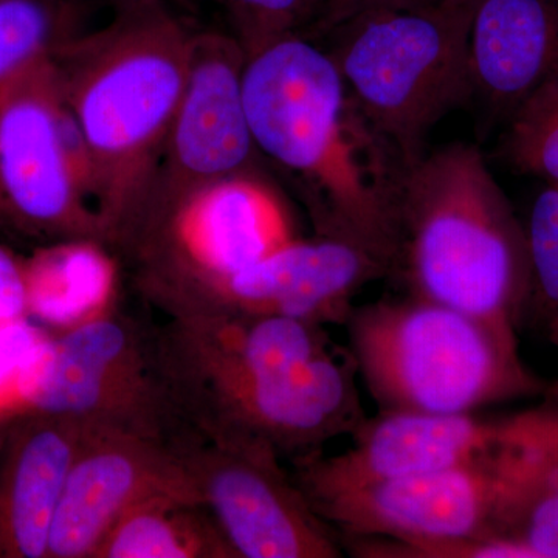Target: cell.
Segmentation results:
<instances>
[{
    "label": "cell",
    "mask_w": 558,
    "mask_h": 558,
    "mask_svg": "<svg viewBox=\"0 0 558 558\" xmlns=\"http://www.w3.org/2000/svg\"><path fill=\"white\" fill-rule=\"evenodd\" d=\"M244 102L256 150L296 179L315 234L363 245L389 267L407 167L351 97L328 49L289 33L247 51Z\"/></svg>",
    "instance_id": "obj_1"
},
{
    "label": "cell",
    "mask_w": 558,
    "mask_h": 558,
    "mask_svg": "<svg viewBox=\"0 0 558 558\" xmlns=\"http://www.w3.org/2000/svg\"><path fill=\"white\" fill-rule=\"evenodd\" d=\"M54 57L106 245L145 196L189 76L194 31L161 0L116 3Z\"/></svg>",
    "instance_id": "obj_2"
},
{
    "label": "cell",
    "mask_w": 558,
    "mask_h": 558,
    "mask_svg": "<svg viewBox=\"0 0 558 558\" xmlns=\"http://www.w3.org/2000/svg\"><path fill=\"white\" fill-rule=\"evenodd\" d=\"M388 278L414 299L519 332L531 286L526 229L476 146L453 143L407 168Z\"/></svg>",
    "instance_id": "obj_3"
},
{
    "label": "cell",
    "mask_w": 558,
    "mask_h": 558,
    "mask_svg": "<svg viewBox=\"0 0 558 558\" xmlns=\"http://www.w3.org/2000/svg\"><path fill=\"white\" fill-rule=\"evenodd\" d=\"M348 349L379 413H473L558 391L523 362L519 332L414 299L354 307Z\"/></svg>",
    "instance_id": "obj_4"
},
{
    "label": "cell",
    "mask_w": 558,
    "mask_h": 558,
    "mask_svg": "<svg viewBox=\"0 0 558 558\" xmlns=\"http://www.w3.org/2000/svg\"><path fill=\"white\" fill-rule=\"evenodd\" d=\"M473 9L439 2L369 11L322 36L349 94L407 168L424 156L433 128L472 100Z\"/></svg>",
    "instance_id": "obj_5"
},
{
    "label": "cell",
    "mask_w": 558,
    "mask_h": 558,
    "mask_svg": "<svg viewBox=\"0 0 558 558\" xmlns=\"http://www.w3.org/2000/svg\"><path fill=\"white\" fill-rule=\"evenodd\" d=\"M288 205L253 170L142 202L108 247L146 303L160 310L295 240Z\"/></svg>",
    "instance_id": "obj_6"
},
{
    "label": "cell",
    "mask_w": 558,
    "mask_h": 558,
    "mask_svg": "<svg viewBox=\"0 0 558 558\" xmlns=\"http://www.w3.org/2000/svg\"><path fill=\"white\" fill-rule=\"evenodd\" d=\"M20 410L172 446L199 440L165 384L156 329L121 311L119 301L44 343L22 388Z\"/></svg>",
    "instance_id": "obj_7"
},
{
    "label": "cell",
    "mask_w": 558,
    "mask_h": 558,
    "mask_svg": "<svg viewBox=\"0 0 558 558\" xmlns=\"http://www.w3.org/2000/svg\"><path fill=\"white\" fill-rule=\"evenodd\" d=\"M161 374L186 427L213 446L293 461L352 435L366 418L357 365L340 347L289 373Z\"/></svg>",
    "instance_id": "obj_8"
},
{
    "label": "cell",
    "mask_w": 558,
    "mask_h": 558,
    "mask_svg": "<svg viewBox=\"0 0 558 558\" xmlns=\"http://www.w3.org/2000/svg\"><path fill=\"white\" fill-rule=\"evenodd\" d=\"M0 236L106 244L54 58L0 97Z\"/></svg>",
    "instance_id": "obj_9"
},
{
    "label": "cell",
    "mask_w": 558,
    "mask_h": 558,
    "mask_svg": "<svg viewBox=\"0 0 558 558\" xmlns=\"http://www.w3.org/2000/svg\"><path fill=\"white\" fill-rule=\"evenodd\" d=\"M538 473V462L523 449L502 461L376 481L306 498L340 539H506L510 521Z\"/></svg>",
    "instance_id": "obj_10"
},
{
    "label": "cell",
    "mask_w": 558,
    "mask_h": 558,
    "mask_svg": "<svg viewBox=\"0 0 558 558\" xmlns=\"http://www.w3.org/2000/svg\"><path fill=\"white\" fill-rule=\"evenodd\" d=\"M557 395L543 405L506 414L379 413L352 432V446L333 457L295 459L293 480L310 497L376 481L502 461L548 425Z\"/></svg>",
    "instance_id": "obj_11"
},
{
    "label": "cell",
    "mask_w": 558,
    "mask_h": 558,
    "mask_svg": "<svg viewBox=\"0 0 558 558\" xmlns=\"http://www.w3.org/2000/svg\"><path fill=\"white\" fill-rule=\"evenodd\" d=\"M186 459L197 490L238 558H341L340 535L269 451L194 440Z\"/></svg>",
    "instance_id": "obj_12"
},
{
    "label": "cell",
    "mask_w": 558,
    "mask_h": 558,
    "mask_svg": "<svg viewBox=\"0 0 558 558\" xmlns=\"http://www.w3.org/2000/svg\"><path fill=\"white\" fill-rule=\"evenodd\" d=\"M387 260L373 250L315 234L295 240L244 269L213 279L160 307L167 317L191 312H250L344 325L360 290L388 278Z\"/></svg>",
    "instance_id": "obj_13"
},
{
    "label": "cell",
    "mask_w": 558,
    "mask_h": 558,
    "mask_svg": "<svg viewBox=\"0 0 558 558\" xmlns=\"http://www.w3.org/2000/svg\"><path fill=\"white\" fill-rule=\"evenodd\" d=\"M245 60L236 36L194 32L182 100L140 204L253 170L258 150L245 112Z\"/></svg>",
    "instance_id": "obj_14"
},
{
    "label": "cell",
    "mask_w": 558,
    "mask_h": 558,
    "mask_svg": "<svg viewBox=\"0 0 558 558\" xmlns=\"http://www.w3.org/2000/svg\"><path fill=\"white\" fill-rule=\"evenodd\" d=\"M189 446L86 428L54 515L47 558H94L117 523L150 498L202 499L186 459Z\"/></svg>",
    "instance_id": "obj_15"
},
{
    "label": "cell",
    "mask_w": 558,
    "mask_h": 558,
    "mask_svg": "<svg viewBox=\"0 0 558 558\" xmlns=\"http://www.w3.org/2000/svg\"><path fill=\"white\" fill-rule=\"evenodd\" d=\"M156 344L161 371L205 374L289 373L337 349L326 326L229 311L171 315Z\"/></svg>",
    "instance_id": "obj_16"
},
{
    "label": "cell",
    "mask_w": 558,
    "mask_h": 558,
    "mask_svg": "<svg viewBox=\"0 0 558 558\" xmlns=\"http://www.w3.org/2000/svg\"><path fill=\"white\" fill-rule=\"evenodd\" d=\"M86 428L17 410L0 442V558H47L51 526Z\"/></svg>",
    "instance_id": "obj_17"
},
{
    "label": "cell",
    "mask_w": 558,
    "mask_h": 558,
    "mask_svg": "<svg viewBox=\"0 0 558 558\" xmlns=\"http://www.w3.org/2000/svg\"><path fill=\"white\" fill-rule=\"evenodd\" d=\"M469 68L472 100L508 121L558 78V0H478L470 21Z\"/></svg>",
    "instance_id": "obj_18"
},
{
    "label": "cell",
    "mask_w": 558,
    "mask_h": 558,
    "mask_svg": "<svg viewBox=\"0 0 558 558\" xmlns=\"http://www.w3.org/2000/svg\"><path fill=\"white\" fill-rule=\"evenodd\" d=\"M24 264L28 317L58 330L97 317L119 301L121 264L105 242L72 240L40 245Z\"/></svg>",
    "instance_id": "obj_19"
},
{
    "label": "cell",
    "mask_w": 558,
    "mask_h": 558,
    "mask_svg": "<svg viewBox=\"0 0 558 558\" xmlns=\"http://www.w3.org/2000/svg\"><path fill=\"white\" fill-rule=\"evenodd\" d=\"M94 558H238L204 499L159 495L117 523Z\"/></svg>",
    "instance_id": "obj_20"
},
{
    "label": "cell",
    "mask_w": 558,
    "mask_h": 558,
    "mask_svg": "<svg viewBox=\"0 0 558 558\" xmlns=\"http://www.w3.org/2000/svg\"><path fill=\"white\" fill-rule=\"evenodd\" d=\"M80 14L75 0H0V97L83 33Z\"/></svg>",
    "instance_id": "obj_21"
},
{
    "label": "cell",
    "mask_w": 558,
    "mask_h": 558,
    "mask_svg": "<svg viewBox=\"0 0 558 558\" xmlns=\"http://www.w3.org/2000/svg\"><path fill=\"white\" fill-rule=\"evenodd\" d=\"M531 286L526 318L537 323L543 336L558 339V186L539 191L526 226Z\"/></svg>",
    "instance_id": "obj_22"
},
{
    "label": "cell",
    "mask_w": 558,
    "mask_h": 558,
    "mask_svg": "<svg viewBox=\"0 0 558 558\" xmlns=\"http://www.w3.org/2000/svg\"><path fill=\"white\" fill-rule=\"evenodd\" d=\"M505 154L517 170L558 186V78L539 87L512 113Z\"/></svg>",
    "instance_id": "obj_23"
},
{
    "label": "cell",
    "mask_w": 558,
    "mask_h": 558,
    "mask_svg": "<svg viewBox=\"0 0 558 558\" xmlns=\"http://www.w3.org/2000/svg\"><path fill=\"white\" fill-rule=\"evenodd\" d=\"M234 25V36L247 51L267 40L306 33L314 35L319 17V0H219Z\"/></svg>",
    "instance_id": "obj_24"
},
{
    "label": "cell",
    "mask_w": 558,
    "mask_h": 558,
    "mask_svg": "<svg viewBox=\"0 0 558 558\" xmlns=\"http://www.w3.org/2000/svg\"><path fill=\"white\" fill-rule=\"evenodd\" d=\"M344 553L359 558H532L509 539L416 543L387 538H341Z\"/></svg>",
    "instance_id": "obj_25"
},
{
    "label": "cell",
    "mask_w": 558,
    "mask_h": 558,
    "mask_svg": "<svg viewBox=\"0 0 558 558\" xmlns=\"http://www.w3.org/2000/svg\"><path fill=\"white\" fill-rule=\"evenodd\" d=\"M506 539L526 548L532 558H558V473L524 498Z\"/></svg>",
    "instance_id": "obj_26"
},
{
    "label": "cell",
    "mask_w": 558,
    "mask_h": 558,
    "mask_svg": "<svg viewBox=\"0 0 558 558\" xmlns=\"http://www.w3.org/2000/svg\"><path fill=\"white\" fill-rule=\"evenodd\" d=\"M28 317L27 277L24 258L0 244V325Z\"/></svg>",
    "instance_id": "obj_27"
},
{
    "label": "cell",
    "mask_w": 558,
    "mask_h": 558,
    "mask_svg": "<svg viewBox=\"0 0 558 558\" xmlns=\"http://www.w3.org/2000/svg\"><path fill=\"white\" fill-rule=\"evenodd\" d=\"M428 3L435 2L433 0H319L318 24L312 36L322 38L337 25L369 11L414 9Z\"/></svg>",
    "instance_id": "obj_28"
},
{
    "label": "cell",
    "mask_w": 558,
    "mask_h": 558,
    "mask_svg": "<svg viewBox=\"0 0 558 558\" xmlns=\"http://www.w3.org/2000/svg\"><path fill=\"white\" fill-rule=\"evenodd\" d=\"M433 2L464 3V5H476V2H478V0H433Z\"/></svg>",
    "instance_id": "obj_29"
},
{
    "label": "cell",
    "mask_w": 558,
    "mask_h": 558,
    "mask_svg": "<svg viewBox=\"0 0 558 558\" xmlns=\"http://www.w3.org/2000/svg\"><path fill=\"white\" fill-rule=\"evenodd\" d=\"M120 2H128V0H113V3ZM161 2L180 3V5H189V3L194 2V0H161Z\"/></svg>",
    "instance_id": "obj_30"
},
{
    "label": "cell",
    "mask_w": 558,
    "mask_h": 558,
    "mask_svg": "<svg viewBox=\"0 0 558 558\" xmlns=\"http://www.w3.org/2000/svg\"><path fill=\"white\" fill-rule=\"evenodd\" d=\"M554 347L558 348V339L556 341H554Z\"/></svg>",
    "instance_id": "obj_31"
},
{
    "label": "cell",
    "mask_w": 558,
    "mask_h": 558,
    "mask_svg": "<svg viewBox=\"0 0 558 558\" xmlns=\"http://www.w3.org/2000/svg\"><path fill=\"white\" fill-rule=\"evenodd\" d=\"M3 433H0V442H2Z\"/></svg>",
    "instance_id": "obj_32"
}]
</instances>
